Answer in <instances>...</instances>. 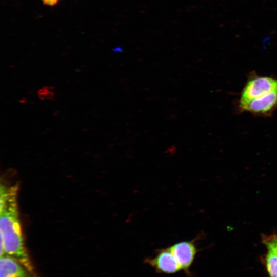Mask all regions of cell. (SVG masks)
<instances>
[{"mask_svg":"<svg viewBox=\"0 0 277 277\" xmlns=\"http://www.w3.org/2000/svg\"><path fill=\"white\" fill-rule=\"evenodd\" d=\"M16 186L0 188L1 256L9 255L35 273L24 245L17 204Z\"/></svg>","mask_w":277,"mask_h":277,"instance_id":"cell-1","label":"cell"},{"mask_svg":"<svg viewBox=\"0 0 277 277\" xmlns=\"http://www.w3.org/2000/svg\"><path fill=\"white\" fill-rule=\"evenodd\" d=\"M277 90V78L250 75L241 92L239 102L259 98Z\"/></svg>","mask_w":277,"mask_h":277,"instance_id":"cell-2","label":"cell"},{"mask_svg":"<svg viewBox=\"0 0 277 277\" xmlns=\"http://www.w3.org/2000/svg\"><path fill=\"white\" fill-rule=\"evenodd\" d=\"M277 108V90L263 96L238 103V110L260 116H270Z\"/></svg>","mask_w":277,"mask_h":277,"instance_id":"cell-3","label":"cell"},{"mask_svg":"<svg viewBox=\"0 0 277 277\" xmlns=\"http://www.w3.org/2000/svg\"><path fill=\"white\" fill-rule=\"evenodd\" d=\"M144 262L159 273L171 274L182 270L169 247L156 251L153 256L146 259Z\"/></svg>","mask_w":277,"mask_h":277,"instance_id":"cell-4","label":"cell"},{"mask_svg":"<svg viewBox=\"0 0 277 277\" xmlns=\"http://www.w3.org/2000/svg\"><path fill=\"white\" fill-rule=\"evenodd\" d=\"M169 248L182 270L188 274L197 253L195 242L193 240L181 241Z\"/></svg>","mask_w":277,"mask_h":277,"instance_id":"cell-5","label":"cell"},{"mask_svg":"<svg viewBox=\"0 0 277 277\" xmlns=\"http://www.w3.org/2000/svg\"><path fill=\"white\" fill-rule=\"evenodd\" d=\"M1 277H36L17 260L7 255L1 256Z\"/></svg>","mask_w":277,"mask_h":277,"instance_id":"cell-6","label":"cell"},{"mask_svg":"<svg viewBox=\"0 0 277 277\" xmlns=\"http://www.w3.org/2000/svg\"><path fill=\"white\" fill-rule=\"evenodd\" d=\"M261 240L267 250L261 259L262 262L269 277H277V252L273 245L262 236Z\"/></svg>","mask_w":277,"mask_h":277,"instance_id":"cell-7","label":"cell"},{"mask_svg":"<svg viewBox=\"0 0 277 277\" xmlns=\"http://www.w3.org/2000/svg\"><path fill=\"white\" fill-rule=\"evenodd\" d=\"M53 87L51 86H44L39 89L37 92L38 97L42 100H51L55 96V93L53 91Z\"/></svg>","mask_w":277,"mask_h":277,"instance_id":"cell-8","label":"cell"},{"mask_svg":"<svg viewBox=\"0 0 277 277\" xmlns=\"http://www.w3.org/2000/svg\"><path fill=\"white\" fill-rule=\"evenodd\" d=\"M262 236L273 245L277 252V233H274L269 235L262 234Z\"/></svg>","mask_w":277,"mask_h":277,"instance_id":"cell-9","label":"cell"},{"mask_svg":"<svg viewBox=\"0 0 277 277\" xmlns=\"http://www.w3.org/2000/svg\"><path fill=\"white\" fill-rule=\"evenodd\" d=\"M60 0H42L43 3L46 5L53 6L56 5Z\"/></svg>","mask_w":277,"mask_h":277,"instance_id":"cell-10","label":"cell"}]
</instances>
